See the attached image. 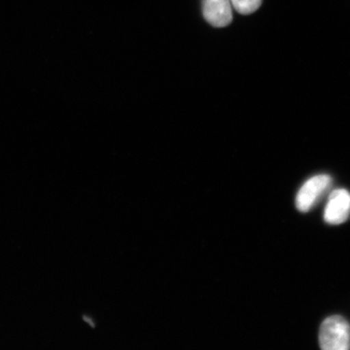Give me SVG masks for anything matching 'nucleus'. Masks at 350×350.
Listing matches in <instances>:
<instances>
[{
	"instance_id": "1",
	"label": "nucleus",
	"mask_w": 350,
	"mask_h": 350,
	"mask_svg": "<svg viewBox=\"0 0 350 350\" xmlns=\"http://www.w3.org/2000/svg\"><path fill=\"white\" fill-rule=\"evenodd\" d=\"M320 347L324 350H347L350 347V326L340 315L324 320L319 331Z\"/></svg>"
},
{
	"instance_id": "2",
	"label": "nucleus",
	"mask_w": 350,
	"mask_h": 350,
	"mask_svg": "<svg viewBox=\"0 0 350 350\" xmlns=\"http://www.w3.org/2000/svg\"><path fill=\"white\" fill-rule=\"evenodd\" d=\"M332 185V178L327 174H319L306 181L296 198L297 208L308 213L323 197Z\"/></svg>"
},
{
	"instance_id": "3",
	"label": "nucleus",
	"mask_w": 350,
	"mask_h": 350,
	"mask_svg": "<svg viewBox=\"0 0 350 350\" xmlns=\"http://www.w3.org/2000/svg\"><path fill=\"white\" fill-rule=\"evenodd\" d=\"M350 215V193L345 189H337L331 193L324 211V219L328 224L340 225Z\"/></svg>"
},
{
	"instance_id": "4",
	"label": "nucleus",
	"mask_w": 350,
	"mask_h": 350,
	"mask_svg": "<svg viewBox=\"0 0 350 350\" xmlns=\"http://www.w3.org/2000/svg\"><path fill=\"white\" fill-rule=\"evenodd\" d=\"M202 5L204 18L208 24L215 27H225L231 24V0H204Z\"/></svg>"
},
{
	"instance_id": "5",
	"label": "nucleus",
	"mask_w": 350,
	"mask_h": 350,
	"mask_svg": "<svg viewBox=\"0 0 350 350\" xmlns=\"http://www.w3.org/2000/svg\"><path fill=\"white\" fill-rule=\"evenodd\" d=\"M231 3L239 14L250 15L259 9L262 0H231Z\"/></svg>"
}]
</instances>
